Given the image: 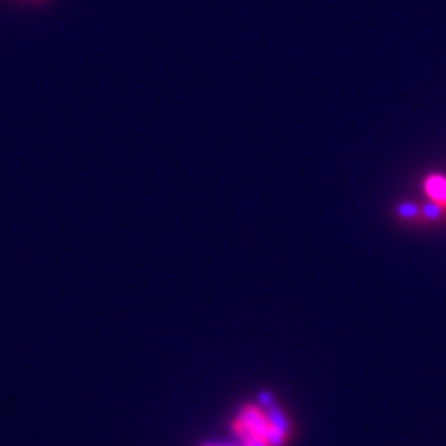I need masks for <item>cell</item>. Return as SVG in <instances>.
Wrapping results in <instances>:
<instances>
[{
	"label": "cell",
	"mask_w": 446,
	"mask_h": 446,
	"mask_svg": "<svg viewBox=\"0 0 446 446\" xmlns=\"http://www.w3.org/2000/svg\"><path fill=\"white\" fill-rule=\"evenodd\" d=\"M231 431L237 437V446H284L290 424L268 400H253L234 413Z\"/></svg>",
	"instance_id": "6da1fadb"
},
{
	"label": "cell",
	"mask_w": 446,
	"mask_h": 446,
	"mask_svg": "<svg viewBox=\"0 0 446 446\" xmlns=\"http://www.w3.org/2000/svg\"><path fill=\"white\" fill-rule=\"evenodd\" d=\"M424 191L429 197V201L446 207V177L440 173H429L424 179Z\"/></svg>",
	"instance_id": "7a4b0ae2"
},
{
	"label": "cell",
	"mask_w": 446,
	"mask_h": 446,
	"mask_svg": "<svg viewBox=\"0 0 446 446\" xmlns=\"http://www.w3.org/2000/svg\"><path fill=\"white\" fill-rule=\"evenodd\" d=\"M394 212H396V216H398L402 221H407V223H422V210H420V205H417L415 201H402V203L396 205Z\"/></svg>",
	"instance_id": "3957f363"
},
{
	"label": "cell",
	"mask_w": 446,
	"mask_h": 446,
	"mask_svg": "<svg viewBox=\"0 0 446 446\" xmlns=\"http://www.w3.org/2000/svg\"><path fill=\"white\" fill-rule=\"evenodd\" d=\"M420 210H422V223H437L446 220V207L435 201H428L420 207Z\"/></svg>",
	"instance_id": "277c9868"
},
{
	"label": "cell",
	"mask_w": 446,
	"mask_h": 446,
	"mask_svg": "<svg viewBox=\"0 0 446 446\" xmlns=\"http://www.w3.org/2000/svg\"><path fill=\"white\" fill-rule=\"evenodd\" d=\"M32 2H46V0H32Z\"/></svg>",
	"instance_id": "5b68a950"
}]
</instances>
